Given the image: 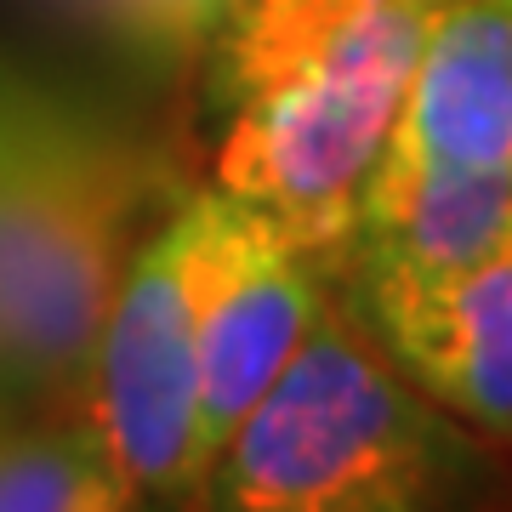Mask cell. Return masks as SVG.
Instances as JSON below:
<instances>
[{
	"label": "cell",
	"instance_id": "cell-1",
	"mask_svg": "<svg viewBox=\"0 0 512 512\" xmlns=\"http://www.w3.org/2000/svg\"><path fill=\"white\" fill-rule=\"evenodd\" d=\"M439 0H228L200 52L211 188L330 279Z\"/></svg>",
	"mask_w": 512,
	"mask_h": 512
},
{
	"label": "cell",
	"instance_id": "cell-2",
	"mask_svg": "<svg viewBox=\"0 0 512 512\" xmlns=\"http://www.w3.org/2000/svg\"><path fill=\"white\" fill-rule=\"evenodd\" d=\"M171 171L109 114L35 86L0 92V393L80 404L131 251L171 211Z\"/></svg>",
	"mask_w": 512,
	"mask_h": 512
},
{
	"label": "cell",
	"instance_id": "cell-3",
	"mask_svg": "<svg viewBox=\"0 0 512 512\" xmlns=\"http://www.w3.org/2000/svg\"><path fill=\"white\" fill-rule=\"evenodd\" d=\"M478 473L473 439L325 296L268 393L222 444L200 507L222 512H404Z\"/></svg>",
	"mask_w": 512,
	"mask_h": 512
},
{
	"label": "cell",
	"instance_id": "cell-4",
	"mask_svg": "<svg viewBox=\"0 0 512 512\" xmlns=\"http://www.w3.org/2000/svg\"><path fill=\"white\" fill-rule=\"evenodd\" d=\"M80 410L114 450L137 507H200V353H194V285H188L183 200L131 251L97 330Z\"/></svg>",
	"mask_w": 512,
	"mask_h": 512
},
{
	"label": "cell",
	"instance_id": "cell-5",
	"mask_svg": "<svg viewBox=\"0 0 512 512\" xmlns=\"http://www.w3.org/2000/svg\"><path fill=\"white\" fill-rule=\"evenodd\" d=\"M183 211L200 353V456L217 467L222 444L308 336L319 302L330 296V274L262 211L222 188L188 194Z\"/></svg>",
	"mask_w": 512,
	"mask_h": 512
},
{
	"label": "cell",
	"instance_id": "cell-6",
	"mask_svg": "<svg viewBox=\"0 0 512 512\" xmlns=\"http://www.w3.org/2000/svg\"><path fill=\"white\" fill-rule=\"evenodd\" d=\"M376 171L512 177V0H439Z\"/></svg>",
	"mask_w": 512,
	"mask_h": 512
},
{
	"label": "cell",
	"instance_id": "cell-7",
	"mask_svg": "<svg viewBox=\"0 0 512 512\" xmlns=\"http://www.w3.org/2000/svg\"><path fill=\"white\" fill-rule=\"evenodd\" d=\"M353 313L439 410L512 439V228L456 279Z\"/></svg>",
	"mask_w": 512,
	"mask_h": 512
},
{
	"label": "cell",
	"instance_id": "cell-8",
	"mask_svg": "<svg viewBox=\"0 0 512 512\" xmlns=\"http://www.w3.org/2000/svg\"><path fill=\"white\" fill-rule=\"evenodd\" d=\"M137 507L126 473L80 404L18 410L0 427V512Z\"/></svg>",
	"mask_w": 512,
	"mask_h": 512
},
{
	"label": "cell",
	"instance_id": "cell-9",
	"mask_svg": "<svg viewBox=\"0 0 512 512\" xmlns=\"http://www.w3.org/2000/svg\"><path fill=\"white\" fill-rule=\"evenodd\" d=\"M63 6H74L86 23H97L143 63L183 69V63H200L228 0H63Z\"/></svg>",
	"mask_w": 512,
	"mask_h": 512
},
{
	"label": "cell",
	"instance_id": "cell-10",
	"mask_svg": "<svg viewBox=\"0 0 512 512\" xmlns=\"http://www.w3.org/2000/svg\"><path fill=\"white\" fill-rule=\"evenodd\" d=\"M18 80H23V74L6 63V52H0V92H6V86H18Z\"/></svg>",
	"mask_w": 512,
	"mask_h": 512
},
{
	"label": "cell",
	"instance_id": "cell-11",
	"mask_svg": "<svg viewBox=\"0 0 512 512\" xmlns=\"http://www.w3.org/2000/svg\"><path fill=\"white\" fill-rule=\"evenodd\" d=\"M18 410H23V404H18V399H6V393H0V427H6V421L18 416Z\"/></svg>",
	"mask_w": 512,
	"mask_h": 512
}]
</instances>
